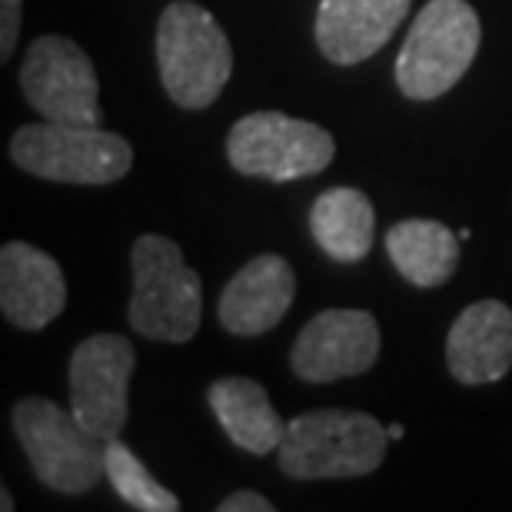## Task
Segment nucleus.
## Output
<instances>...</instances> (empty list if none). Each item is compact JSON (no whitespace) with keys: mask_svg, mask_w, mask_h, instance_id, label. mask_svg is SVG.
Returning a JSON list of instances; mask_svg holds the SVG:
<instances>
[{"mask_svg":"<svg viewBox=\"0 0 512 512\" xmlns=\"http://www.w3.org/2000/svg\"><path fill=\"white\" fill-rule=\"evenodd\" d=\"M336 157L330 130L280 110H256L227 133V160L243 177L293 183L323 173Z\"/></svg>","mask_w":512,"mask_h":512,"instance_id":"7","label":"nucleus"},{"mask_svg":"<svg viewBox=\"0 0 512 512\" xmlns=\"http://www.w3.org/2000/svg\"><path fill=\"white\" fill-rule=\"evenodd\" d=\"M133 293L127 320L143 340L190 343L203 320V283L183 260V250L160 233L133 243Z\"/></svg>","mask_w":512,"mask_h":512,"instance_id":"2","label":"nucleus"},{"mask_svg":"<svg viewBox=\"0 0 512 512\" xmlns=\"http://www.w3.org/2000/svg\"><path fill=\"white\" fill-rule=\"evenodd\" d=\"M107 479L114 486V493L124 499L130 509L140 512H177L180 499L170 493L167 486H160L150 476V469L140 463L137 453L117 439H107Z\"/></svg>","mask_w":512,"mask_h":512,"instance_id":"18","label":"nucleus"},{"mask_svg":"<svg viewBox=\"0 0 512 512\" xmlns=\"http://www.w3.org/2000/svg\"><path fill=\"white\" fill-rule=\"evenodd\" d=\"M157 67L173 104L207 110L233 74V47L207 7L173 0L157 24Z\"/></svg>","mask_w":512,"mask_h":512,"instance_id":"3","label":"nucleus"},{"mask_svg":"<svg viewBox=\"0 0 512 512\" xmlns=\"http://www.w3.org/2000/svg\"><path fill=\"white\" fill-rule=\"evenodd\" d=\"M207 403L233 446L247 449L253 456L280 449L286 423L273 409L266 389L250 376H223V380L210 383Z\"/></svg>","mask_w":512,"mask_h":512,"instance_id":"15","label":"nucleus"},{"mask_svg":"<svg viewBox=\"0 0 512 512\" xmlns=\"http://www.w3.org/2000/svg\"><path fill=\"white\" fill-rule=\"evenodd\" d=\"M413 0H320L313 37L320 54L336 67L370 60L389 44Z\"/></svg>","mask_w":512,"mask_h":512,"instance_id":"12","label":"nucleus"},{"mask_svg":"<svg viewBox=\"0 0 512 512\" xmlns=\"http://www.w3.org/2000/svg\"><path fill=\"white\" fill-rule=\"evenodd\" d=\"M133 366H137V353L130 340L117 333L87 336L70 356V413L104 443L120 436L130 416L127 389Z\"/></svg>","mask_w":512,"mask_h":512,"instance_id":"9","label":"nucleus"},{"mask_svg":"<svg viewBox=\"0 0 512 512\" xmlns=\"http://www.w3.org/2000/svg\"><path fill=\"white\" fill-rule=\"evenodd\" d=\"M386 426L360 409H313L286 419L280 473L296 483L313 479H360L383 466Z\"/></svg>","mask_w":512,"mask_h":512,"instance_id":"1","label":"nucleus"},{"mask_svg":"<svg viewBox=\"0 0 512 512\" xmlns=\"http://www.w3.org/2000/svg\"><path fill=\"white\" fill-rule=\"evenodd\" d=\"M463 237L439 220H399L386 230V253L396 273L419 290L443 286L459 266Z\"/></svg>","mask_w":512,"mask_h":512,"instance_id":"17","label":"nucleus"},{"mask_svg":"<svg viewBox=\"0 0 512 512\" xmlns=\"http://www.w3.org/2000/svg\"><path fill=\"white\" fill-rule=\"evenodd\" d=\"M10 157L20 170L40 180L104 187L127 177L133 167V147L120 133L94 124H27L10 140Z\"/></svg>","mask_w":512,"mask_h":512,"instance_id":"6","label":"nucleus"},{"mask_svg":"<svg viewBox=\"0 0 512 512\" xmlns=\"http://www.w3.org/2000/svg\"><path fill=\"white\" fill-rule=\"evenodd\" d=\"M0 509H4V512L14 509V496H10V489H7V486L0 489Z\"/></svg>","mask_w":512,"mask_h":512,"instance_id":"21","label":"nucleus"},{"mask_svg":"<svg viewBox=\"0 0 512 512\" xmlns=\"http://www.w3.org/2000/svg\"><path fill=\"white\" fill-rule=\"evenodd\" d=\"M20 37V0H0V60H10Z\"/></svg>","mask_w":512,"mask_h":512,"instance_id":"19","label":"nucleus"},{"mask_svg":"<svg viewBox=\"0 0 512 512\" xmlns=\"http://www.w3.org/2000/svg\"><path fill=\"white\" fill-rule=\"evenodd\" d=\"M220 512H273L276 506L266 496L253 493V489H237L227 499H220Z\"/></svg>","mask_w":512,"mask_h":512,"instance_id":"20","label":"nucleus"},{"mask_svg":"<svg viewBox=\"0 0 512 512\" xmlns=\"http://www.w3.org/2000/svg\"><path fill=\"white\" fill-rule=\"evenodd\" d=\"M446 366L456 383H499L512 370V310L503 300L466 306L449 326Z\"/></svg>","mask_w":512,"mask_h":512,"instance_id":"14","label":"nucleus"},{"mask_svg":"<svg viewBox=\"0 0 512 512\" xmlns=\"http://www.w3.org/2000/svg\"><path fill=\"white\" fill-rule=\"evenodd\" d=\"M380 356V326L366 310H323L303 326L290 366L303 383H336L363 376Z\"/></svg>","mask_w":512,"mask_h":512,"instance_id":"10","label":"nucleus"},{"mask_svg":"<svg viewBox=\"0 0 512 512\" xmlns=\"http://www.w3.org/2000/svg\"><path fill=\"white\" fill-rule=\"evenodd\" d=\"M67 306V280L50 253L10 240L0 250V310L17 330L37 333Z\"/></svg>","mask_w":512,"mask_h":512,"instance_id":"11","label":"nucleus"},{"mask_svg":"<svg viewBox=\"0 0 512 512\" xmlns=\"http://www.w3.org/2000/svg\"><path fill=\"white\" fill-rule=\"evenodd\" d=\"M10 423L34 476L54 493H90L107 476V443L54 399H20Z\"/></svg>","mask_w":512,"mask_h":512,"instance_id":"5","label":"nucleus"},{"mask_svg":"<svg viewBox=\"0 0 512 512\" xmlns=\"http://www.w3.org/2000/svg\"><path fill=\"white\" fill-rule=\"evenodd\" d=\"M296 296L293 266L276 253L253 256L220 293V326L233 336H263L290 313Z\"/></svg>","mask_w":512,"mask_h":512,"instance_id":"13","label":"nucleus"},{"mask_svg":"<svg viewBox=\"0 0 512 512\" xmlns=\"http://www.w3.org/2000/svg\"><path fill=\"white\" fill-rule=\"evenodd\" d=\"M386 433H389V439H403V433H406V429L399 426V423H389V426H386Z\"/></svg>","mask_w":512,"mask_h":512,"instance_id":"22","label":"nucleus"},{"mask_svg":"<svg viewBox=\"0 0 512 512\" xmlns=\"http://www.w3.org/2000/svg\"><path fill=\"white\" fill-rule=\"evenodd\" d=\"M310 233L330 260L360 263L370 256L376 240L373 200L356 187H330L313 200Z\"/></svg>","mask_w":512,"mask_h":512,"instance_id":"16","label":"nucleus"},{"mask_svg":"<svg viewBox=\"0 0 512 512\" xmlns=\"http://www.w3.org/2000/svg\"><path fill=\"white\" fill-rule=\"evenodd\" d=\"M20 90L40 120L50 124H94L100 127L97 70L70 37L44 34L30 44L20 64Z\"/></svg>","mask_w":512,"mask_h":512,"instance_id":"8","label":"nucleus"},{"mask_svg":"<svg viewBox=\"0 0 512 512\" xmlns=\"http://www.w3.org/2000/svg\"><path fill=\"white\" fill-rule=\"evenodd\" d=\"M483 24L466 0H429L419 10L396 57V87L406 100L449 94L479 54Z\"/></svg>","mask_w":512,"mask_h":512,"instance_id":"4","label":"nucleus"}]
</instances>
